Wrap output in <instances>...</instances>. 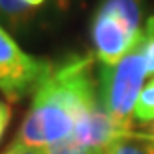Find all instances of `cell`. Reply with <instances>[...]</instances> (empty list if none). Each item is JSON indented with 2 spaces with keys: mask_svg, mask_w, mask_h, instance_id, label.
<instances>
[{
  "mask_svg": "<svg viewBox=\"0 0 154 154\" xmlns=\"http://www.w3.org/2000/svg\"><path fill=\"white\" fill-rule=\"evenodd\" d=\"M100 102L95 78V58L71 56L34 91V100L13 143L50 147L72 136L74 125L87 109Z\"/></svg>",
  "mask_w": 154,
  "mask_h": 154,
  "instance_id": "cell-1",
  "label": "cell"
},
{
  "mask_svg": "<svg viewBox=\"0 0 154 154\" xmlns=\"http://www.w3.org/2000/svg\"><path fill=\"white\" fill-rule=\"evenodd\" d=\"M145 0H100L91 23L95 58L112 67L123 60L137 41L143 24Z\"/></svg>",
  "mask_w": 154,
  "mask_h": 154,
  "instance_id": "cell-2",
  "label": "cell"
},
{
  "mask_svg": "<svg viewBox=\"0 0 154 154\" xmlns=\"http://www.w3.org/2000/svg\"><path fill=\"white\" fill-rule=\"evenodd\" d=\"M147 65L141 52L139 37L134 43V47L119 63L100 69V100L106 108V112L112 115L117 123L123 126L132 128L134 125V106L137 97L143 89V82L147 78Z\"/></svg>",
  "mask_w": 154,
  "mask_h": 154,
  "instance_id": "cell-3",
  "label": "cell"
},
{
  "mask_svg": "<svg viewBox=\"0 0 154 154\" xmlns=\"http://www.w3.org/2000/svg\"><path fill=\"white\" fill-rule=\"evenodd\" d=\"M52 69L54 63L30 56L0 26V91L9 100L34 93Z\"/></svg>",
  "mask_w": 154,
  "mask_h": 154,
  "instance_id": "cell-4",
  "label": "cell"
},
{
  "mask_svg": "<svg viewBox=\"0 0 154 154\" xmlns=\"http://www.w3.org/2000/svg\"><path fill=\"white\" fill-rule=\"evenodd\" d=\"M132 132H134V128L117 123L106 112L100 100L76 121L71 139L78 143L80 147H84L85 150H106L117 139L130 136Z\"/></svg>",
  "mask_w": 154,
  "mask_h": 154,
  "instance_id": "cell-5",
  "label": "cell"
},
{
  "mask_svg": "<svg viewBox=\"0 0 154 154\" xmlns=\"http://www.w3.org/2000/svg\"><path fill=\"white\" fill-rule=\"evenodd\" d=\"M69 0H0V17L13 30H23L50 8H65Z\"/></svg>",
  "mask_w": 154,
  "mask_h": 154,
  "instance_id": "cell-6",
  "label": "cell"
},
{
  "mask_svg": "<svg viewBox=\"0 0 154 154\" xmlns=\"http://www.w3.org/2000/svg\"><path fill=\"white\" fill-rule=\"evenodd\" d=\"M132 119L137 125H149L154 121V76L143 85V89L137 97V102L134 106Z\"/></svg>",
  "mask_w": 154,
  "mask_h": 154,
  "instance_id": "cell-7",
  "label": "cell"
},
{
  "mask_svg": "<svg viewBox=\"0 0 154 154\" xmlns=\"http://www.w3.org/2000/svg\"><path fill=\"white\" fill-rule=\"evenodd\" d=\"M108 154H154V143L143 139L136 132H132L130 136L117 139L113 145L106 149Z\"/></svg>",
  "mask_w": 154,
  "mask_h": 154,
  "instance_id": "cell-8",
  "label": "cell"
},
{
  "mask_svg": "<svg viewBox=\"0 0 154 154\" xmlns=\"http://www.w3.org/2000/svg\"><path fill=\"white\" fill-rule=\"evenodd\" d=\"M139 45H141L143 58H145L147 74L154 76V15H150L147 23L143 24V30L139 34Z\"/></svg>",
  "mask_w": 154,
  "mask_h": 154,
  "instance_id": "cell-9",
  "label": "cell"
},
{
  "mask_svg": "<svg viewBox=\"0 0 154 154\" xmlns=\"http://www.w3.org/2000/svg\"><path fill=\"white\" fill-rule=\"evenodd\" d=\"M4 154H48V147H30V145H17L11 143Z\"/></svg>",
  "mask_w": 154,
  "mask_h": 154,
  "instance_id": "cell-10",
  "label": "cell"
},
{
  "mask_svg": "<svg viewBox=\"0 0 154 154\" xmlns=\"http://www.w3.org/2000/svg\"><path fill=\"white\" fill-rule=\"evenodd\" d=\"M9 117H11V108H9L6 102H0V137H2L4 130L9 123Z\"/></svg>",
  "mask_w": 154,
  "mask_h": 154,
  "instance_id": "cell-11",
  "label": "cell"
},
{
  "mask_svg": "<svg viewBox=\"0 0 154 154\" xmlns=\"http://www.w3.org/2000/svg\"><path fill=\"white\" fill-rule=\"evenodd\" d=\"M136 134L141 136L143 139L154 143V121H152V123H149V125H145V130H143V132H136Z\"/></svg>",
  "mask_w": 154,
  "mask_h": 154,
  "instance_id": "cell-12",
  "label": "cell"
},
{
  "mask_svg": "<svg viewBox=\"0 0 154 154\" xmlns=\"http://www.w3.org/2000/svg\"><path fill=\"white\" fill-rule=\"evenodd\" d=\"M85 154H108L106 150H87Z\"/></svg>",
  "mask_w": 154,
  "mask_h": 154,
  "instance_id": "cell-13",
  "label": "cell"
}]
</instances>
